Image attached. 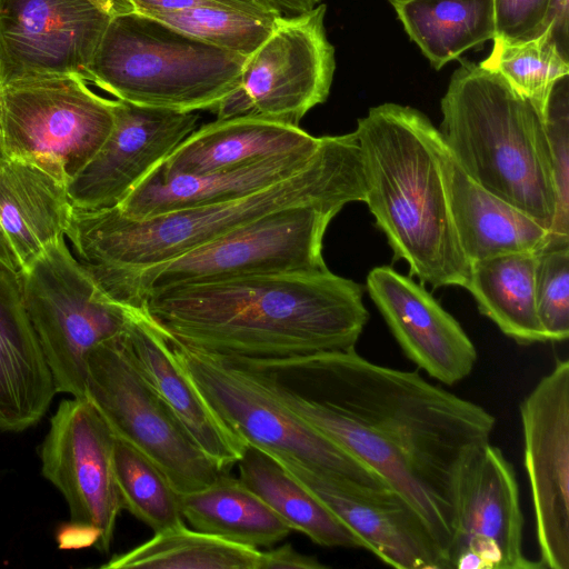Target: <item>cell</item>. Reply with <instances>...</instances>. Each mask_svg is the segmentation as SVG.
Wrapping results in <instances>:
<instances>
[{
	"label": "cell",
	"instance_id": "cell-32",
	"mask_svg": "<svg viewBox=\"0 0 569 569\" xmlns=\"http://www.w3.org/2000/svg\"><path fill=\"white\" fill-rule=\"evenodd\" d=\"M479 66L498 72L542 112L555 83L569 73V60L546 33L526 41L493 38L490 56Z\"/></svg>",
	"mask_w": 569,
	"mask_h": 569
},
{
	"label": "cell",
	"instance_id": "cell-9",
	"mask_svg": "<svg viewBox=\"0 0 569 569\" xmlns=\"http://www.w3.org/2000/svg\"><path fill=\"white\" fill-rule=\"evenodd\" d=\"M166 337L206 401L248 445L362 486L391 488L377 472L278 401L249 369Z\"/></svg>",
	"mask_w": 569,
	"mask_h": 569
},
{
	"label": "cell",
	"instance_id": "cell-43",
	"mask_svg": "<svg viewBox=\"0 0 569 569\" xmlns=\"http://www.w3.org/2000/svg\"><path fill=\"white\" fill-rule=\"evenodd\" d=\"M1 89H2V78H1V69H0V92H1Z\"/></svg>",
	"mask_w": 569,
	"mask_h": 569
},
{
	"label": "cell",
	"instance_id": "cell-31",
	"mask_svg": "<svg viewBox=\"0 0 569 569\" xmlns=\"http://www.w3.org/2000/svg\"><path fill=\"white\" fill-rule=\"evenodd\" d=\"M113 467L122 508L154 532L184 523L178 493L142 452L116 437Z\"/></svg>",
	"mask_w": 569,
	"mask_h": 569
},
{
	"label": "cell",
	"instance_id": "cell-11",
	"mask_svg": "<svg viewBox=\"0 0 569 569\" xmlns=\"http://www.w3.org/2000/svg\"><path fill=\"white\" fill-rule=\"evenodd\" d=\"M112 99L78 74L9 82L0 92L3 157L49 158L70 180L96 154L113 127Z\"/></svg>",
	"mask_w": 569,
	"mask_h": 569
},
{
	"label": "cell",
	"instance_id": "cell-22",
	"mask_svg": "<svg viewBox=\"0 0 569 569\" xmlns=\"http://www.w3.org/2000/svg\"><path fill=\"white\" fill-rule=\"evenodd\" d=\"M56 393L19 276L0 266V430L20 432L38 423Z\"/></svg>",
	"mask_w": 569,
	"mask_h": 569
},
{
	"label": "cell",
	"instance_id": "cell-34",
	"mask_svg": "<svg viewBox=\"0 0 569 569\" xmlns=\"http://www.w3.org/2000/svg\"><path fill=\"white\" fill-rule=\"evenodd\" d=\"M535 300L546 341L569 337V242H548L536 253Z\"/></svg>",
	"mask_w": 569,
	"mask_h": 569
},
{
	"label": "cell",
	"instance_id": "cell-44",
	"mask_svg": "<svg viewBox=\"0 0 569 569\" xmlns=\"http://www.w3.org/2000/svg\"><path fill=\"white\" fill-rule=\"evenodd\" d=\"M2 158H3V156H2L1 150H0V159H2Z\"/></svg>",
	"mask_w": 569,
	"mask_h": 569
},
{
	"label": "cell",
	"instance_id": "cell-4",
	"mask_svg": "<svg viewBox=\"0 0 569 569\" xmlns=\"http://www.w3.org/2000/svg\"><path fill=\"white\" fill-rule=\"evenodd\" d=\"M365 199L396 259L435 289L466 288L470 263L453 226L441 133L419 110L383 103L359 118Z\"/></svg>",
	"mask_w": 569,
	"mask_h": 569
},
{
	"label": "cell",
	"instance_id": "cell-18",
	"mask_svg": "<svg viewBox=\"0 0 569 569\" xmlns=\"http://www.w3.org/2000/svg\"><path fill=\"white\" fill-rule=\"evenodd\" d=\"M113 127L89 162L68 182L74 209L117 207L197 128L199 114L114 99Z\"/></svg>",
	"mask_w": 569,
	"mask_h": 569
},
{
	"label": "cell",
	"instance_id": "cell-5",
	"mask_svg": "<svg viewBox=\"0 0 569 569\" xmlns=\"http://www.w3.org/2000/svg\"><path fill=\"white\" fill-rule=\"evenodd\" d=\"M441 137L477 183L551 230L557 212L543 112L498 72L466 62L441 100Z\"/></svg>",
	"mask_w": 569,
	"mask_h": 569
},
{
	"label": "cell",
	"instance_id": "cell-29",
	"mask_svg": "<svg viewBox=\"0 0 569 569\" xmlns=\"http://www.w3.org/2000/svg\"><path fill=\"white\" fill-rule=\"evenodd\" d=\"M433 68L495 38L493 0H389Z\"/></svg>",
	"mask_w": 569,
	"mask_h": 569
},
{
	"label": "cell",
	"instance_id": "cell-21",
	"mask_svg": "<svg viewBox=\"0 0 569 569\" xmlns=\"http://www.w3.org/2000/svg\"><path fill=\"white\" fill-rule=\"evenodd\" d=\"M68 182L52 159H0V230L19 272L66 234L73 210Z\"/></svg>",
	"mask_w": 569,
	"mask_h": 569
},
{
	"label": "cell",
	"instance_id": "cell-28",
	"mask_svg": "<svg viewBox=\"0 0 569 569\" xmlns=\"http://www.w3.org/2000/svg\"><path fill=\"white\" fill-rule=\"evenodd\" d=\"M536 253L516 252L470 266L466 289L479 312L519 345L547 342L535 300Z\"/></svg>",
	"mask_w": 569,
	"mask_h": 569
},
{
	"label": "cell",
	"instance_id": "cell-3",
	"mask_svg": "<svg viewBox=\"0 0 569 569\" xmlns=\"http://www.w3.org/2000/svg\"><path fill=\"white\" fill-rule=\"evenodd\" d=\"M363 199V171L355 132L323 136L302 169L249 194L146 219L126 217L116 207L73 208L66 238L86 266L137 270L180 256L277 210L303 204L342 209Z\"/></svg>",
	"mask_w": 569,
	"mask_h": 569
},
{
	"label": "cell",
	"instance_id": "cell-36",
	"mask_svg": "<svg viewBox=\"0 0 569 569\" xmlns=\"http://www.w3.org/2000/svg\"><path fill=\"white\" fill-rule=\"evenodd\" d=\"M549 0H493L495 38L526 41L545 32Z\"/></svg>",
	"mask_w": 569,
	"mask_h": 569
},
{
	"label": "cell",
	"instance_id": "cell-24",
	"mask_svg": "<svg viewBox=\"0 0 569 569\" xmlns=\"http://www.w3.org/2000/svg\"><path fill=\"white\" fill-rule=\"evenodd\" d=\"M320 141L299 126L266 118L217 119L196 129L159 168L166 174L203 176L315 148Z\"/></svg>",
	"mask_w": 569,
	"mask_h": 569
},
{
	"label": "cell",
	"instance_id": "cell-35",
	"mask_svg": "<svg viewBox=\"0 0 569 569\" xmlns=\"http://www.w3.org/2000/svg\"><path fill=\"white\" fill-rule=\"evenodd\" d=\"M545 126L552 161L557 212L551 242L569 241V88L568 76L552 87L545 110Z\"/></svg>",
	"mask_w": 569,
	"mask_h": 569
},
{
	"label": "cell",
	"instance_id": "cell-39",
	"mask_svg": "<svg viewBox=\"0 0 569 569\" xmlns=\"http://www.w3.org/2000/svg\"><path fill=\"white\" fill-rule=\"evenodd\" d=\"M316 557L298 552L291 545L262 551L260 569H323Z\"/></svg>",
	"mask_w": 569,
	"mask_h": 569
},
{
	"label": "cell",
	"instance_id": "cell-33",
	"mask_svg": "<svg viewBox=\"0 0 569 569\" xmlns=\"http://www.w3.org/2000/svg\"><path fill=\"white\" fill-rule=\"evenodd\" d=\"M143 14L198 40L244 57H249L264 42L278 18L217 7Z\"/></svg>",
	"mask_w": 569,
	"mask_h": 569
},
{
	"label": "cell",
	"instance_id": "cell-10",
	"mask_svg": "<svg viewBox=\"0 0 569 569\" xmlns=\"http://www.w3.org/2000/svg\"><path fill=\"white\" fill-rule=\"evenodd\" d=\"M122 333L88 356L84 398L114 436L147 456L177 493L202 489L222 472L148 383Z\"/></svg>",
	"mask_w": 569,
	"mask_h": 569
},
{
	"label": "cell",
	"instance_id": "cell-42",
	"mask_svg": "<svg viewBox=\"0 0 569 569\" xmlns=\"http://www.w3.org/2000/svg\"><path fill=\"white\" fill-rule=\"evenodd\" d=\"M0 266L19 273V268L9 248V244L0 230Z\"/></svg>",
	"mask_w": 569,
	"mask_h": 569
},
{
	"label": "cell",
	"instance_id": "cell-23",
	"mask_svg": "<svg viewBox=\"0 0 569 569\" xmlns=\"http://www.w3.org/2000/svg\"><path fill=\"white\" fill-rule=\"evenodd\" d=\"M320 143L315 148L203 176L166 174L157 166L116 208L126 217L146 219L169 211L239 198L302 169L316 154Z\"/></svg>",
	"mask_w": 569,
	"mask_h": 569
},
{
	"label": "cell",
	"instance_id": "cell-16",
	"mask_svg": "<svg viewBox=\"0 0 569 569\" xmlns=\"http://www.w3.org/2000/svg\"><path fill=\"white\" fill-rule=\"evenodd\" d=\"M269 455L381 561L399 569H450L445 551L426 521L392 488L362 486L291 457Z\"/></svg>",
	"mask_w": 569,
	"mask_h": 569
},
{
	"label": "cell",
	"instance_id": "cell-14",
	"mask_svg": "<svg viewBox=\"0 0 569 569\" xmlns=\"http://www.w3.org/2000/svg\"><path fill=\"white\" fill-rule=\"evenodd\" d=\"M523 465L542 568L569 569V360L557 359L519 406Z\"/></svg>",
	"mask_w": 569,
	"mask_h": 569
},
{
	"label": "cell",
	"instance_id": "cell-15",
	"mask_svg": "<svg viewBox=\"0 0 569 569\" xmlns=\"http://www.w3.org/2000/svg\"><path fill=\"white\" fill-rule=\"evenodd\" d=\"M111 18L91 0H0L2 86L60 74L87 81Z\"/></svg>",
	"mask_w": 569,
	"mask_h": 569
},
{
	"label": "cell",
	"instance_id": "cell-26",
	"mask_svg": "<svg viewBox=\"0 0 569 569\" xmlns=\"http://www.w3.org/2000/svg\"><path fill=\"white\" fill-rule=\"evenodd\" d=\"M178 500L192 529L239 545L269 547L292 531L259 496L227 472L202 489L178 493Z\"/></svg>",
	"mask_w": 569,
	"mask_h": 569
},
{
	"label": "cell",
	"instance_id": "cell-8",
	"mask_svg": "<svg viewBox=\"0 0 569 569\" xmlns=\"http://www.w3.org/2000/svg\"><path fill=\"white\" fill-rule=\"evenodd\" d=\"M18 276L57 392L84 398L88 356L124 331L130 307L101 288L73 254L66 236Z\"/></svg>",
	"mask_w": 569,
	"mask_h": 569
},
{
	"label": "cell",
	"instance_id": "cell-17",
	"mask_svg": "<svg viewBox=\"0 0 569 569\" xmlns=\"http://www.w3.org/2000/svg\"><path fill=\"white\" fill-rule=\"evenodd\" d=\"M457 519L450 569L541 568L523 552L525 522L513 467L490 442L462 468Z\"/></svg>",
	"mask_w": 569,
	"mask_h": 569
},
{
	"label": "cell",
	"instance_id": "cell-13",
	"mask_svg": "<svg viewBox=\"0 0 569 569\" xmlns=\"http://www.w3.org/2000/svg\"><path fill=\"white\" fill-rule=\"evenodd\" d=\"M116 436L87 398L66 399L50 419L40 448L42 476L63 496L73 525L98 533L108 552L122 509L116 482Z\"/></svg>",
	"mask_w": 569,
	"mask_h": 569
},
{
	"label": "cell",
	"instance_id": "cell-37",
	"mask_svg": "<svg viewBox=\"0 0 569 569\" xmlns=\"http://www.w3.org/2000/svg\"><path fill=\"white\" fill-rule=\"evenodd\" d=\"M134 10L141 13L151 11H180L204 7L228 8L262 17H279L260 0H130Z\"/></svg>",
	"mask_w": 569,
	"mask_h": 569
},
{
	"label": "cell",
	"instance_id": "cell-27",
	"mask_svg": "<svg viewBox=\"0 0 569 569\" xmlns=\"http://www.w3.org/2000/svg\"><path fill=\"white\" fill-rule=\"evenodd\" d=\"M239 480L292 529L325 547L362 548L365 542L268 452L248 445Z\"/></svg>",
	"mask_w": 569,
	"mask_h": 569
},
{
	"label": "cell",
	"instance_id": "cell-38",
	"mask_svg": "<svg viewBox=\"0 0 569 569\" xmlns=\"http://www.w3.org/2000/svg\"><path fill=\"white\" fill-rule=\"evenodd\" d=\"M560 54L569 60V0H549L545 32Z\"/></svg>",
	"mask_w": 569,
	"mask_h": 569
},
{
	"label": "cell",
	"instance_id": "cell-12",
	"mask_svg": "<svg viewBox=\"0 0 569 569\" xmlns=\"http://www.w3.org/2000/svg\"><path fill=\"white\" fill-rule=\"evenodd\" d=\"M326 4L280 16L243 66L240 87L213 111L217 119L260 117L299 126L330 92L335 49L326 36Z\"/></svg>",
	"mask_w": 569,
	"mask_h": 569
},
{
	"label": "cell",
	"instance_id": "cell-41",
	"mask_svg": "<svg viewBox=\"0 0 569 569\" xmlns=\"http://www.w3.org/2000/svg\"><path fill=\"white\" fill-rule=\"evenodd\" d=\"M100 9L107 12L109 16L114 17L118 14L134 11V8L130 0H91Z\"/></svg>",
	"mask_w": 569,
	"mask_h": 569
},
{
	"label": "cell",
	"instance_id": "cell-2",
	"mask_svg": "<svg viewBox=\"0 0 569 569\" xmlns=\"http://www.w3.org/2000/svg\"><path fill=\"white\" fill-rule=\"evenodd\" d=\"M363 287L329 269L167 289L138 308L177 342L226 359L281 360L355 348Z\"/></svg>",
	"mask_w": 569,
	"mask_h": 569
},
{
	"label": "cell",
	"instance_id": "cell-30",
	"mask_svg": "<svg viewBox=\"0 0 569 569\" xmlns=\"http://www.w3.org/2000/svg\"><path fill=\"white\" fill-rule=\"evenodd\" d=\"M262 551L189 529L181 523L136 548L113 556L104 569H260Z\"/></svg>",
	"mask_w": 569,
	"mask_h": 569
},
{
	"label": "cell",
	"instance_id": "cell-40",
	"mask_svg": "<svg viewBox=\"0 0 569 569\" xmlns=\"http://www.w3.org/2000/svg\"><path fill=\"white\" fill-rule=\"evenodd\" d=\"M279 16H295L317 7L321 0H260Z\"/></svg>",
	"mask_w": 569,
	"mask_h": 569
},
{
	"label": "cell",
	"instance_id": "cell-19",
	"mask_svg": "<svg viewBox=\"0 0 569 569\" xmlns=\"http://www.w3.org/2000/svg\"><path fill=\"white\" fill-rule=\"evenodd\" d=\"M366 286L396 341L415 365L449 386L471 373L477 361L473 342L422 283L380 266L370 270Z\"/></svg>",
	"mask_w": 569,
	"mask_h": 569
},
{
	"label": "cell",
	"instance_id": "cell-20",
	"mask_svg": "<svg viewBox=\"0 0 569 569\" xmlns=\"http://www.w3.org/2000/svg\"><path fill=\"white\" fill-rule=\"evenodd\" d=\"M121 338L141 375L199 448L220 471L228 472L242 457L247 442L206 401L162 330L142 310L130 307Z\"/></svg>",
	"mask_w": 569,
	"mask_h": 569
},
{
	"label": "cell",
	"instance_id": "cell-7",
	"mask_svg": "<svg viewBox=\"0 0 569 569\" xmlns=\"http://www.w3.org/2000/svg\"><path fill=\"white\" fill-rule=\"evenodd\" d=\"M341 209L303 204L270 212L208 243L137 270L86 266L114 300L138 308L149 296L188 284L328 269L322 243Z\"/></svg>",
	"mask_w": 569,
	"mask_h": 569
},
{
	"label": "cell",
	"instance_id": "cell-25",
	"mask_svg": "<svg viewBox=\"0 0 569 569\" xmlns=\"http://www.w3.org/2000/svg\"><path fill=\"white\" fill-rule=\"evenodd\" d=\"M443 170L453 226L470 266L506 253H537L547 246L548 229L477 183L447 147Z\"/></svg>",
	"mask_w": 569,
	"mask_h": 569
},
{
	"label": "cell",
	"instance_id": "cell-6",
	"mask_svg": "<svg viewBox=\"0 0 569 569\" xmlns=\"http://www.w3.org/2000/svg\"><path fill=\"white\" fill-rule=\"evenodd\" d=\"M247 58L134 10L111 18L87 82L139 106L213 112L240 87Z\"/></svg>",
	"mask_w": 569,
	"mask_h": 569
},
{
	"label": "cell",
	"instance_id": "cell-1",
	"mask_svg": "<svg viewBox=\"0 0 569 569\" xmlns=\"http://www.w3.org/2000/svg\"><path fill=\"white\" fill-rule=\"evenodd\" d=\"M236 362L382 477L426 521L449 561L459 478L470 456L490 442L496 420L488 410L416 371L373 363L355 348L264 362L293 376V387L267 369Z\"/></svg>",
	"mask_w": 569,
	"mask_h": 569
}]
</instances>
